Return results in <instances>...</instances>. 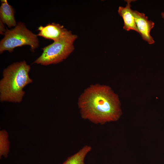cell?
<instances>
[{
  "instance_id": "8",
  "label": "cell",
  "mask_w": 164,
  "mask_h": 164,
  "mask_svg": "<svg viewBox=\"0 0 164 164\" xmlns=\"http://www.w3.org/2000/svg\"><path fill=\"white\" fill-rule=\"evenodd\" d=\"M0 20L9 28L15 27L17 23L15 17V10L6 0H1Z\"/></svg>"
},
{
  "instance_id": "1",
  "label": "cell",
  "mask_w": 164,
  "mask_h": 164,
  "mask_svg": "<svg viewBox=\"0 0 164 164\" xmlns=\"http://www.w3.org/2000/svg\"><path fill=\"white\" fill-rule=\"evenodd\" d=\"M78 104L82 118L95 124L117 121L121 114L118 96L106 85H91L80 96Z\"/></svg>"
},
{
  "instance_id": "11",
  "label": "cell",
  "mask_w": 164,
  "mask_h": 164,
  "mask_svg": "<svg viewBox=\"0 0 164 164\" xmlns=\"http://www.w3.org/2000/svg\"><path fill=\"white\" fill-rule=\"evenodd\" d=\"M161 16H162V18L163 19L164 22V12H162V13L161 14Z\"/></svg>"
},
{
  "instance_id": "10",
  "label": "cell",
  "mask_w": 164,
  "mask_h": 164,
  "mask_svg": "<svg viewBox=\"0 0 164 164\" xmlns=\"http://www.w3.org/2000/svg\"><path fill=\"white\" fill-rule=\"evenodd\" d=\"M6 29L5 26L4 24L0 20V34L4 35Z\"/></svg>"
},
{
  "instance_id": "5",
  "label": "cell",
  "mask_w": 164,
  "mask_h": 164,
  "mask_svg": "<svg viewBox=\"0 0 164 164\" xmlns=\"http://www.w3.org/2000/svg\"><path fill=\"white\" fill-rule=\"evenodd\" d=\"M134 14L138 33L142 39L149 44H153L155 41L150 35V32L154 26V22L151 20H149L148 17L143 13L134 11Z\"/></svg>"
},
{
  "instance_id": "7",
  "label": "cell",
  "mask_w": 164,
  "mask_h": 164,
  "mask_svg": "<svg viewBox=\"0 0 164 164\" xmlns=\"http://www.w3.org/2000/svg\"><path fill=\"white\" fill-rule=\"evenodd\" d=\"M127 4L125 7L119 6L118 12L119 15L122 18L124 24L123 29L127 31L134 30L138 33L134 14V11L131 8L130 3L135 1L132 0H125Z\"/></svg>"
},
{
  "instance_id": "2",
  "label": "cell",
  "mask_w": 164,
  "mask_h": 164,
  "mask_svg": "<svg viewBox=\"0 0 164 164\" xmlns=\"http://www.w3.org/2000/svg\"><path fill=\"white\" fill-rule=\"evenodd\" d=\"M30 70L25 61L14 63L4 69L0 81L1 101H22L25 94L23 88L32 81L29 76Z\"/></svg>"
},
{
  "instance_id": "6",
  "label": "cell",
  "mask_w": 164,
  "mask_h": 164,
  "mask_svg": "<svg viewBox=\"0 0 164 164\" xmlns=\"http://www.w3.org/2000/svg\"><path fill=\"white\" fill-rule=\"evenodd\" d=\"M38 36L53 40H58L64 37L70 32L65 28L63 26L58 23H49L45 26L38 27Z\"/></svg>"
},
{
  "instance_id": "4",
  "label": "cell",
  "mask_w": 164,
  "mask_h": 164,
  "mask_svg": "<svg viewBox=\"0 0 164 164\" xmlns=\"http://www.w3.org/2000/svg\"><path fill=\"white\" fill-rule=\"evenodd\" d=\"M77 38V36L70 31L61 39L42 48V54L34 63L46 66L62 61L74 50L73 43Z\"/></svg>"
},
{
  "instance_id": "9",
  "label": "cell",
  "mask_w": 164,
  "mask_h": 164,
  "mask_svg": "<svg viewBox=\"0 0 164 164\" xmlns=\"http://www.w3.org/2000/svg\"><path fill=\"white\" fill-rule=\"evenodd\" d=\"M91 149L90 145L84 146L78 152L68 157L63 164H85V158Z\"/></svg>"
},
{
  "instance_id": "3",
  "label": "cell",
  "mask_w": 164,
  "mask_h": 164,
  "mask_svg": "<svg viewBox=\"0 0 164 164\" xmlns=\"http://www.w3.org/2000/svg\"><path fill=\"white\" fill-rule=\"evenodd\" d=\"M4 37L0 42V53L5 51L12 52L18 47L29 46L32 52L38 48L39 41L37 35L28 29L25 25L19 22L13 28L7 29Z\"/></svg>"
}]
</instances>
